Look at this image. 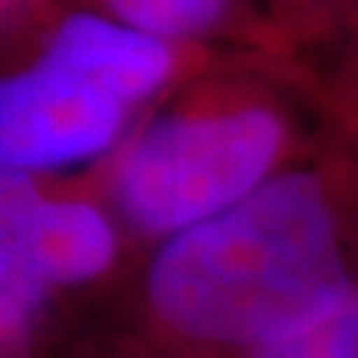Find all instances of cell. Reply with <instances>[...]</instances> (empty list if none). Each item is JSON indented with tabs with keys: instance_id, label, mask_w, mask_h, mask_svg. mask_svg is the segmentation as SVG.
<instances>
[{
	"instance_id": "cell-2",
	"label": "cell",
	"mask_w": 358,
	"mask_h": 358,
	"mask_svg": "<svg viewBox=\"0 0 358 358\" xmlns=\"http://www.w3.org/2000/svg\"><path fill=\"white\" fill-rule=\"evenodd\" d=\"M289 106L256 83H206L159 106L110 163V196L143 236H179L292 166Z\"/></svg>"
},
{
	"instance_id": "cell-7",
	"label": "cell",
	"mask_w": 358,
	"mask_h": 358,
	"mask_svg": "<svg viewBox=\"0 0 358 358\" xmlns=\"http://www.w3.org/2000/svg\"><path fill=\"white\" fill-rule=\"evenodd\" d=\"M103 3L116 20L186 43V40L216 34L236 13L239 0H103Z\"/></svg>"
},
{
	"instance_id": "cell-8",
	"label": "cell",
	"mask_w": 358,
	"mask_h": 358,
	"mask_svg": "<svg viewBox=\"0 0 358 358\" xmlns=\"http://www.w3.org/2000/svg\"><path fill=\"white\" fill-rule=\"evenodd\" d=\"M245 358H358V285L306 329Z\"/></svg>"
},
{
	"instance_id": "cell-4",
	"label": "cell",
	"mask_w": 358,
	"mask_h": 358,
	"mask_svg": "<svg viewBox=\"0 0 358 358\" xmlns=\"http://www.w3.org/2000/svg\"><path fill=\"white\" fill-rule=\"evenodd\" d=\"M37 57L129 110L179 80L186 43L103 13H66Z\"/></svg>"
},
{
	"instance_id": "cell-6",
	"label": "cell",
	"mask_w": 358,
	"mask_h": 358,
	"mask_svg": "<svg viewBox=\"0 0 358 358\" xmlns=\"http://www.w3.org/2000/svg\"><path fill=\"white\" fill-rule=\"evenodd\" d=\"M40 272L50 289L83 285L113 266L120 236L106 209L87 196H47L40 209Z\"/></svg>"
},
{
	"instance_id": "cell-3",
	"label": "cell",
	"mask_w": 358,
	"mask_h": 358,
	"mask_svg": "<svg viewBox=\"0 0 358 358\" xmlns=\"http://www.w3.org/2000/svg\"><path fill=\"white\" fill-rule=\"evenodd\" d=\"M129 110L34 57L0 73V169L37 176L80 166L123 143Z\"/></svg>"
},
{
	"instance_id": "cell-5",
	"label": "cell",
	"mask_w": 358,
	"mask_h": 358,
	"mask_svg": "<svg viewBox=\"0 0 358 358\" xmlns=\"http://www.w3.org/2000/svg\"><path fill=\"white\" fill-rule=\"evenodd\" d=\"M34 176L0 169V358H27L30 332L53 292L40 272V209Z\"/></svg>"
},
{
	"instance_id": "cell-9",
	"label": "cell",
	"mask_w": 358,
	"mask_h": 358,
	"mask_svg": "<svg viewBox=\"0 0 358 358\" xmlns=\"http://www.w3.org/2000/svg\"><path fill=\"white\" fill-rule=\"evenodd\" d=\"M3 3H10V0H0V7H3Z\"/></svg>"
},
{
	"instance_id": "cell-1",
	"label": "cell",
	"mask_w": 358,
	"mask_h": 358,
	"mask_svg": "<svg viewBox=\"0 0 358 358\" xmlns=\"http://www.w3.org/2000/svg\"><path fill=\"white\" fill-rule=\"evenodd\" d=\"M358 285V186L292 163L249 199L159 245L146 306L173 342L252 355Z\"/></svg>"
}]
</instances>
